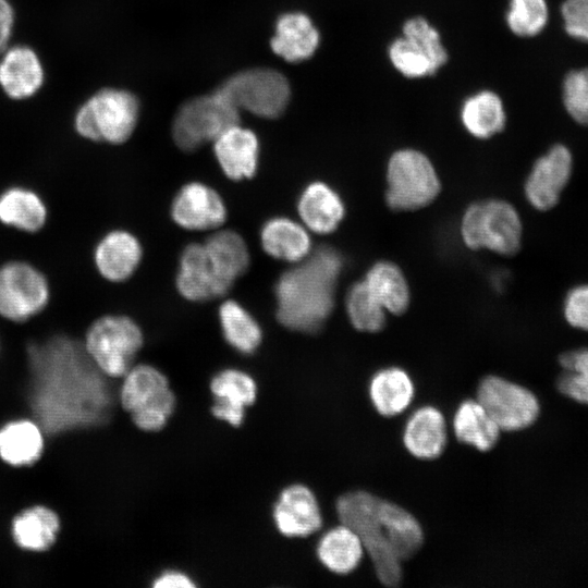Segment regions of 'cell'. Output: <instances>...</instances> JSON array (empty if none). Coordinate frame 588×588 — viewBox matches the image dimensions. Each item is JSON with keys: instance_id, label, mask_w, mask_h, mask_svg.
Segmentation results:
<instances>
[{"instance_id": "obj_34", "label": "cell", "mask_w": 588, "mask_h": 588, "mask_svg": "<svg viewBox=\"0 0 588 588\" xmlns=\"http://www.w3.org/2000/svg\"><path fill=\"white\" fill-rule=\"evenodd\" d=\"M380 510L394 554L401 562L411 559L424 542L419 522L408 511L387 500L381 499Z\"/></svg>"}, {"instance_id": "obj_2", "label": "cell", "mask_w": 588, "mask_h": 588, "mask_svg": "<svg viewBox=\"0 0 588 588\" xmlns=\"http://www.w3.org/2000/svg\"><path fill=\"white\" fill-rule=\"evenodd\" d=\"M342 267L339 252L321 246L284 271L274 285L278 321L292 331L320 330L333 309Z\"/></svg>"}, {"instance_id": "obj_20", "label": "cell", "mask_w": 588, "mask_h": 588, "mask_svg": "<svg viewBox=\"0 0 588 588\" xmlns=\"http://www.w3.org/2000/svg\"><path fill=\"white\" fill-rule=\"evenodd\" d=\"M216 159L226 177L252 179L258 168L259 142L254 132L234 125L213 140Z\"/></svg>"}, {"instance_id": "obj_12", "label": "cell", "mask_w": 588, "mask_h": 588, "mask_svg": "<svg viewBox=\"0 0 588 588\" xmlns=\"http://www.w3.org/2000/svg\"><path fill=\"white\" fill-rule=\"evenodd\" d=\"M477 401L501 431L525 429L537 420L540 413L539 401L530 390L498 376H488L480 381Z\"/></svg>"}, {"instance_id": "obj_16", "label": "cell", "mask_w": 588, "mask_h": 588, "mask_svg": "<svg viewBox=\"0 0 588 588\" xmlns=\"http://www.w3.org/2000/svg\"><path fill=\"white\" fill-rule=\"evenodd\" d=\"M277 529L286 537H307L322 526V515L315 493L294 483L284 488L272 510Z\"/></svg>"}, {"instance_id": "obj_35", "label": "cell", "mask_w": 588, "mask_h": 588, "mask_svg": "<svg viewBox=\"0 0 588 588\" xmlns=\"http://www.w3.org/2000/svg\"><path fill=\"white\" fill-rule=\"evenodd\" d=\"M364 281L385 310L399 315L407 308L408 286L402 271L394 264H375Z\"/></svg>"}, {"instance_id": "obj_15", "label": "cell", "mask_w": 588, "mask_h": 588, "mask_svg": "<svg viewBox=\"0 0 588 588\" xmlns=\"http://www.w3.org/2000/svg\"><path fill=\"white\" fill-rule=\"evenodd\" d=\"M231 286L215 270L204 243L183 248L175 275V287L183 298L206 302L224 295Z\"/></svg>"}, {"instance_id": "obj_5", "label": "cell", "mask_w": 588, "mask_h": 588, "mask_svg": "<svg viewBox=\"0 0 588 588\" xmlns=\"http://www.w3.org/2000/svg\"><path fill=\"white\" fill-rule=\"evenodd\" d=\"M83 343L95 365L107 377L119 379L134 365L144 334L132 318L111 314L90 323Z\"/></svg>"}, {"instance_id": "obj_31", "label": "cell", "mask_w": 588, "mask_h": 588, "mask_svg": "<svg viewBox=\"0 0 588 588\" xmlns=\"http://www.w3.org/2000/svg\"><path fill=\"white\" fill-rule=\"evenodd\" d=\"M460 442L487 452L498 442L501 429L477 400H466L457 407L453 419Z\"/></svg>"}, {"instance_id": "obj_22", "label": "cell", "mask_w": 588, "mask_h": 588, "mask_svg": "<svg viewBox=\"0 0 588 588\" xmlns=\"http://www.w3.org/2000/svg\"><path fill=\"white\" fill-rule=\"evenodd\" d=\"M0 60V86L13 99L32 97L44 83L42 64L26 46L5 49Z\"/></svg>"}, {"instance_id": "obj_24", "label": "cell", "mask_w": 588, "mask_h": 588, "mask_svg": "<svg viewBox=\"0 0 588 588\" xmlns=\"http://www.w3.org/2000/svg\"><path fill=\"white\" fill-rule=\"evenodd\" d=\"M297 211L307 230L318 234L333 232L344 216L339 194L323 182H313L301 193Z\"/></svg>"}, {"instance_id": "obj_37", "label": "cell", "mask_w": 588, "mask_h": 588, "mask_svg": "<svg viewBox=\"0 0 588 588\" xmlns=\"http://www.w3.org/2000/svg\"><path fill=\"white\" fill-rule=\"evenodd\" d=\"M346 310L352 324L360 331L377 332L385 321V309L365 281L353 284L346 296Z\"/></svg>"}, {"instance_id": "obj_18", "label": "cell", "mask_w": 588, "mask_h": 588, "mask_svg": "<svg viewBox=\"0 0 588 588\" xmlns=\"http://www.w3.org/2000/svg\"><path fill=\"white\" fill-rule=\"evenodd\" d=\"M62 528L59 513L45 504H33L17 512L10 523L13 543L21 550L42 554L58 541Z\"/></svg>"}, {"instance_id": "obj_10", "label": "cell", "mask_w": 588, "mask_h": 588, "mask_svg": "<svg viewBox=\"0 0 588 588\" xmlns=\"http://www.w3.org/2000/svg\"><path fill=\"white\" fill-rule=\"evenodd\" d=\"M238 110L244 109L262 118H278L287 107L291 89L280 72L256 68L236 73L218 89Z\"/></svg>"}, {"instance_id": "obj_40", "label": "cell", "mask_w": 588, "mask_h": 588, "mask_svg": "<svg viewBox=\"0 0 588 588\" xmlns=\"http://www.w3.org/2000/svg\"><path fill=\"white\" fill-rule=\"evenodd\" d=\"M562 102L577 124L588 127V68L574 69L565 74Z\"/></svg>"}, {"instance_id": "obj_44", "label": "cell", "mask_w": 588, "mask_h": 588, "mask_svg": "<svg viewBox=\"0 0 588 588\" xmlns=\"http://www.w3.org/2000/svg\"><path fill=\"white\" fill-rule=\"evenodd\" d=\"M193 579L185 573L176 569H167L154 578L155 588H191L195 587Z\"/></svg>"}, {"instance_id": "obj_4", "label": "cell", "mask_w": 588, "mask_h": 588, "mask_svg": "<svg viewBox=\"0 0 588 588\" xmlns=\"http://www.w3.org/2000/svg\"><path fill=\"white\" fill-rule=\"evenodd\" d=\"M118 403L138 429L148 432L161 430L176 404L166 375L147 364L133 365L122 377Z\"/></svg>"}, {"instance_id": "obj_41", "label": "cell", "mask_w": 588, "mask_h": 588, "mask_svg": "<svg viewBox=\"0 0 588 588\" xmlns=\"http://www.w3.org/2000/svg\"><path fill=\"white\" fill-rule=\"evenodd\" d=\"M402 29V36L425 51L437 72L446 63L449 56L441 42L440 34L426 19L412 17L404 23Z\"/></svg>"}, {"instance_id": "obj_14", "label": "cell", "mask_w": 588, "mask_h": 588, "mask_svg": "<svg viewBox=\"0 0 588 588\" xmlns=\"http://www.w3.org/2000/svg\"><path fill=\"white\" fill-rule=\"evenodd\" d=\"M170 215L175 224L188 231H210L220 228L228 217L221 195L208 184L193 181L174 195Z\"/></svg>"}, {"instance_id": "obj_8", "label": "cell", "mask_w": 588, "mask_h": 588, "mask_svg": "<svg viewBox=\"0 0 588 588\" xmlns=\"http://www.w3.org/2000/svg\"><path fill=\"white\" fill-rule=\"evenodd\" d=\"M238 123V109L216 90L193 98L179 109L172 125V136L182 150L194 151Z\"/></svg>"}, {"instance_id": "obj_36", "label": "cell", "mask_w": 588, "mask_h": 588, "mask_svg": "<svg viewBox=\"0 0 588 588\" xmlns=\"http://www.w3.org/2000/svg\"><path fill=\"white\" fill-rule=\"evenodd\" d=\"M562 371L558 376L560 393L588 405V347L566 351L559 356Z\"/></svg>"}, {"instance_id": "obj_19", "label": "cell", "mask_w": 588, "mask_h": 588, "mask_svg": "<svg viewBox=\"0 0 588 588\" xmlns=\"http://www.w3.org/2000/svg\"><path fill=\"white\" fill-rule=\"evenodd\" d=\"M143 258L138 238L125 230H112L105 234L94 250L98 273L110 282H123L137 270Z\"/></svg>"}, {"instance_id": "obj_43", "label": "cell", "mask_w": 588, "mask_h": 588, "mask_svg": "<svg viewBox=\"0 0 588 588\" xmlns=\"http://www.w3.org/2000/svg\"><path fill=\"white\" fill-rule=\"evenodd\" d=\"M565 33L588 44V0H565L561 5Z\"/></svg>"}, {"instance_id": "obj_27", "label": "cell", "mask_w": 588, "mask_h": 588, "mask_svg": "<svg viewBox=\"0 0 588 588\" xmlns=\"http://www.w3.org/2000/svg\"><path fill=\"white\" fill-rule=\"evenodd\" d=\"M204 245L217 273L231 285L249 267L250 255L247 244L235 231H217L204 242Z\"/></svg>"}, {"instance_id": "obj_17", "label": "cell", "mask_w": 588, "mask_h": 588, "mask_svg": "<svg viewBox=\"0 0 588 588\" xmlns=\"http://www.w3.org/2000/svg\"><path fill=\"white\" fill-rule=\"evenodd\" d=\"M210 392L213 396L212 415L233 427L242 425L246 408L257 397V383L244 370L224 368L210 380Z\"/></svg>"}, {"instance_id": "obj_23", "label": "cell", "mask_w": 588, "mask_h": 588, "mask_svg": "<svg viewBox=\"0 0 588 588\" xmlns=\"http://www.w3.org/2000/svg\"><path fill=\"white\" fill-rule=\"evenodd\" d=\"M259 240L262 249L281 261L297 264L311 253L307 228L287 217L277 216L265 221Z\"/></svg>"}, {"instance_id": "obj_21", "label": "cell", "mask_w": 588, "mask_h": 588, "mask_svg": "<svg viewBox=\"0 0 588 588\" xmlns=\"http://www.w3.org/2000/svg\"><path fill=\"white\" fill-rule=\"evenodd\" d=\"M46 434L29 417L8 420L0 426V460L11 467H29L42 456Z\"/></svg>"}, {"instance_id": "obj_3", "label": "cell", "mask_w": 588, "mask_h": 588, "mask_svg": "<svg viewBox=\"0 0 588 588\" xmlns=\"http://www.w3.org/2000/svg\"><path fill=\"white\" fill-rule=\"evenodd\" d=\"M380 500L367 491H351L336 500L335 510L341 524L359 537L380 583L396 587L402 580V562L392 550Z\"/></svg>"}, {"instance_id": "obj_29", "label": "cell", "mask_w": 588, "mask_h": 588, "mask_svg": "<svg viewBox=\"0 0 588 588\" xmlns=\"http://www.w3.org/2000/svg\"><path fill=\"white\" fill-rule=\"evenodd\" d=\"M47 220V208L34 191L14 186L0 194V222L17 230L35 233Z\"/></svg>"}, {"instance_id": "obj_6", "label": "cell", "mask_w": 588, "mask_h": 588, "mask_svg": "<svg viewBox=\"0 0 588 588\" xmlns=\"http://www.w3.org/2000/svg\"><path fill=\"white\" fill-rule=\"evenodd\" d=\"M138 110V101L133 94L121 89H102L77 110L74 126L86 139L122 144L133 134Z\"/></svg>"}, {"instance_id": "obj_9", "label": "cell", "mask_w": 588, "mask_h": 588, "mask_svg": "<svg viewBox=\"0 0 588 588\" xmlns=\"http://www.w3.org/2000/svg\"><path fill=\"white\" fill-rule=\"evenodd\" d=\"M385 199L395 210H413L430 204L440 182L430 160L420 151L401 149L388 163Z\"/></svg>"}, {"instance_id": "obj_45", "label": "cell", "mask_w": 588, "mask_h": 588, "mask_svg": "<svg viewBox=\"0 0 588 588\" xmlns=\"http://www.w3.org/2000/svg\"><path fill=\"white\" fill-rule=\"evenodd\" d=\"M14 24V12L8 0H0V53L7 49Z\"/></svg>"}, {"instance_id": "obj_30", "label": "cell", "mask_w": 588, "mask_h": 588, "mask_svg": "<svg viewBox=\"0 0 588 588\" xmlns=\"http://www.w3.org/2000/svg\"><path fill=\"white\" fill-rule=\"evenodd\" d=\"M369 395L380 415L392 417L408 407L414 397V384L406 371L390 367L372 377Z\"/></svg>"}, {"instance_id": "obj_32", "label": "cell", "mask_w": 588, "mask_h": 588, "mask_svg": "<svg viewBox=\"0 0 588 588\" xmlns=\"http://www.w3.org/2000/svg\"><path fill=\"white\" fill-rule=\"evenodd\" d=\"M461 120L473 136L489 138L505 126L506 113L502 99L492 90L478 91L463 102Z\"/></svg>"}, {"instance_id": "obj_25", "label": "cell", "mask_w": 588, "mask_h": 588, "mask_svg": "<svg viewBox=\"0 0 588 588\" xmlns=\"http://www.w3.org/2000/svg\"><path fill=\"white\" fill-rule=\"evenodd\" d=\"M403 441L415 457H439L446 444V424L442 413L433 406L415 411L406 422Z\"/></svg>"}, {"instance_id": "obj_7", "label": "cell", "mask_w": 588, "mask_h": 588, "mask_svg": "<svg viewBox=\"0 0 588 588\" xmlns=\"http://www.w3.org/2000/svg\"><path fill=\"white\" fill-rule=\"evenodd\" d=\"M462 237L473 249L487 248L501 255H514L522 243L523 226L518 212L509 203L490 199L473 204L462 220Z\"/></svg>"}, {"instance_id": "obj_42", "label": "cell", "mask_w": 588, "mask_h": 588, "mask_svg": "<svg viewBox=\"0 0 588 588\" xmlns=\"http://www.w3.org/2000/svg\"><path fill=\"white\" fill-rule=\"evenodd\" d=\"M562 313L572 328L588 331V283L576 284L566 292Z\"/></svg>"}, {"instance_id": "obj_26", "label": "cell", "mask_w": 588, "mask_h": 588, "mask_svg": "<svg viewBox=\"0 0 588 588\" xmlns=\"http://www.w3.org/2000/svg\"><path fill=\"white\" fill-rule=\"evenodd\" d=\"M320 35L313 21L304 13L292 12L279 17L272 50L289 62L309 59L317 50Z\"/></svg>"}, {"instance_id": "obj_33", "label": "cell", "mask_w": 588, "mask_h": 588, "mask_svg": "<svg viewBox=\"0 0 588 588\" xmlns=\"http://www.w3.org/2000/svg\"><path fill=\"white\" fill-rule=\"evenodd\" d=\"M225 342L242 354H253L261 344L262 330L256 318L234 299L223 302L218 311Z\"/></svg>"}, {"instance_id": "obj_28", "label": "cell", "mask_w": 588, "mask_h": 588, "mask_svg": "<svg viewBox=\"0 0 588 588\" xmlns=\"http://www.w3.org/2000/svg\"><path fill=\"white\" fill-rule=\"evenodd\" d=\"M364 547L356 532L344 524L326 531L318 541L317 556L331 572L345 575L359 564Z\"/></svg>"}, {"instance_id": "obj_13", "label": "cell", "mask_w": 588, "mask_h": 588, "mask_svg": "<svg viewBox=\"0 0 588 588\" xmlns=\"http://www.w3.org/2000/svg\"><path fill=\"white\" fill-rule=\"evenodd\" d=\"M573 155L567 146L554 144L531 167L524 193L528 203L539 211L554 208L568 185L573 173Z\"/></svg>"}, {"instance_id": "obj_38", "label": "cell", "mask_w": 588, "mask_h": 588, "mask_svg": "<svg viewBox=\"0 0 588 588\" xmlns=\"http://www.w3.org/2000/svg\"><path fill=\"white\" fill-rule=\"evenodd\" d=\"M505 19L514 35L529 38L547 26L549 8L546 0H510Z\"/></svg>"}, {"instance_id": "obj_1", "label": "cell", "mask_w": 588, "mask_h": 588, "mask_svg": "<svg viewBox=\"0 0 588 588\" xmlns=\"http://www.w3.org/2000/svg\"><path fill=\"white\" fill-rule=\"evenodd\" d=\"M27 382L22 394L26 417L46 440L108 424L118 389L87 354L83 341L54 334L26 348Z\"/></svg>"}, {"instance_id": "obj_11", "label": "cell", "mask_w": 588, "mask_h": 588, "mask_svg": "<svg viewBox=\"0 0 588 588\" xmlns=\"http://www.w3.org/2000/svg\"><path fill=\"white\" fill-rule=\"evenodd\" d=\"M49 284L33 265L11 260L0 266V316L24 322L41 313L49 302Z\"/></svg>"}, {"instance_id": "obj_39", "label": "cell", "mask_w": 588, "mask_h": 588, "mask_svg": "<svg viewBox=\"0 0 588 588\" xmlns=\"http://www.w3.org/2000/svg\"><path fill=\"white\" fill-rule=\"evenodd\" d=\"M388 56L394 69L408 78H420L437 73L425 51L404 36L391 42Z\"/></svg>"}]
</instances>
